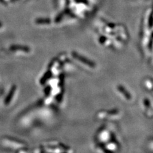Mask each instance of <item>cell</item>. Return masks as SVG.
Returning <instances> with one entry per match:
<instances>
[{"instance_id":"1","label":"cell","mask_w":153,"mask_h":153,"mask_svg":"<svg viewBox=\"0 0 153 153\" xmlns=\"http://www.w3.org/2000/svg\"><path fill=\"white\" fill-rule=\"evenodd\" d=\"M149 25L150 27H152L153 26V16L151 15L149 17Z\"/></svg>"}]
</instances>
